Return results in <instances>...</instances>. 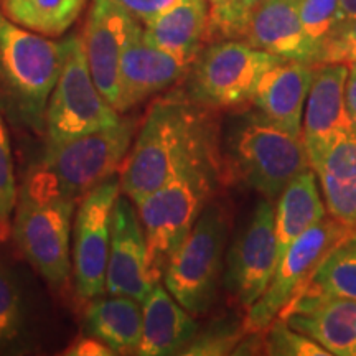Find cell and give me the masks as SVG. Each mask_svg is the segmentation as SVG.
I'll list each match as a JSON object with an SVG mask.
<instances>
[{"label": "cell", "mask_w": 356, "mask_h": 356, "mask_svg": "<svg viewBox=\"0 0 356 356\" xmlns=\"http://www.w3.org/2000/svg\"><path fill=\"white\" fill-rule=\"evenodd\" d=\"M211 111L180 91L154 101L122 162L121 193L137 202L185 168L221 157Z\"/></svg>", "instance_id": "6da1fadb"}, {"label": "cell", "mask_w": 356, "mask_h": 356, "mask_svg": "<svg viewBox=\"0 0 356 356\" xmlns=\"http://www.w3.org/2000/svg\"><path fill=\"white\" fill-rule=\"evenodd\" d=\"M65 60V42L13 24L0 12V114L44 132L50 96Z\"/></svg>", "instance_id": "7a4b0ae2"}, {"label": "cell", "mask_w": 356, "mask_h": 356, "mask_svg": "<svg viewBox=\"0 0 356 356\" xmlns=\"http://www.w3.org/2000/svg\"><path fill=\"white\" fill-rule=\"evenodd\" d=\"M76 202L38 165L32 167L19 191L13 239L22 254L51 286L65 284L73 267L70 239Z\"/></svg>", "instance_id": "3957f363"}, {"label": "cell", "mask_w": 356, "mask_h": 356, "mask_svg": "<svg viewBox=\"0 0 356 356\" xmlns=\"http://www.w3.org/2000/svg\"><path fill=\"white\" fill-rule=\"evenodd\" d=\"M221 160L233 178L270 202L310 167L300 137L282 131L259 109L244 111L229 124Z\"/></svg>", "instance_id": "277c9868"}, {"label": "cell", "mask_w": 356, "mask_h": 356, "mask_svg": "<svg viewBox=\"0 0 356 356\" xmlns=\"http://www.w3.org/2000/svg\"><path fill=\"white\" fill-rule=\"evenodd\" d=\"M220 178L221 157L208 159L185 168L165 185L134 202L145 233L149 267L155 282L210 203Z\"/></svg>", "instance_id": "5b68a950"}, {"label": "cell", "mask_w": 356, "mask_h": 356, "mask_svg": "<svg viewBox=\"0 0 356 356\" xmlns=\"http://www.w3.org/2000/svg\"><path fill=\"white\" fill-rule=\"evenodd\" d=\"M228 234V210L225 204L210 202L185 241L167 261L165 289L191 315L208 312L216 299Z\"/></svg>", "instance_id": "8992f818"}, {"label": "cell", "mask_w": 356, "mask_h": 356, "mask_svg": "<svg viewBox=\"0 0 356 356\" xmlns=\"http://www.w3.org/2000/svg\"><path fill=\"white\" fill-rule=\"evenodd\" d=\"M121 115L101 91L89 71L83 35L65 40V60L48 101L44 134L47 145L76 139L119 122Z\"/></svg>", "instance_id": "52a82bcc"}, {"label": "cell", "mask_w": 356, "mask_h": 356, "mask_svg": "<svg viewBox=\"0 0 356 356\" xmlns=\"http://www.w3.org/2000/svg\"><path fill=\"white\" fill-rule=\"evenodd\" d=\"M282 58L238 40L213 42L191 63L186 95L208 109H229L252 101L257 83Z\"/></svg>", "instance_id": "ba28073f"}, {"label": "cell", "mask_w": 356, "mask_h": 356, "mask_svg": "<svg viewBox=\"0 0 356 356\" xmlns=\"http://www.w3.org/2000/svg\"><path fill=\"white\" fill-rule=\"evenodd\" d=\"M136 134V119L121 118L113 126L84 134L56 145H47L37 165L65 193L83 198L88 191L114 177L126 160Z\"/></svg>", "instance_id": "9c48e42d"}, {"label": "cell", "mask_w": 356, "mask_h": 356, "mask_svg": "<svg viewBox=\"0 0 356 356\" xmlns=\"http://www.w3.org/2000/svg\"><path fill=\"white\" fill-rule=\"evenodd\" d=\"M353 231L335 218H323L300 234L280 257L266 292L248 309L244 317L248 335L267 330L284 307L304 287L325 256Z\"/></svg>", "instance_id": "30bf717a"}, {"label": "cell", "mask_w": 356, "mask_h": 356, "mask_svg": "<svg viewBox=\"0 0 356 356\" xmlns=\"http://www.w3.org/2000/svg\"><path fill=\"white\" fill-rule=\"evenodd\" d=\"M119 193L121 181L114 175L88 191L79 203L71 261L76 291L84 300L96 299L106 292L111 220Z\"/></svg>", "instance_id": "8fae6325"}, {"label": "cell", "mask_w": 356, "mask_h": 356, "mask_svg": "<svg viewBox=\"0 0 356 356\" xmlns=\"http://www.w3.org/2000/svg\"><path fill=\"white\" fill-rule=\"evenodd\" d=\"M277 264L275 208L262 198L226 256V287L248 310L266 292Z\"/></svg>", "instance_id": "7c38bea8"}, {"label": "cell", "mask_w": 356, "mask_h": 356, "mask_svg": "<svg viewBox=\"0 0 356 356\" xmlns=\"http://www.w3.org/2000/svg\"><path fill=\"white\" fill-rule=\"evenodd\" d=\"M155 280L149 267V249L139 213L127 197H118L111 220L106 292L144 302Z\"/></svg>", "instance_id": "4fadbf2b"}, {"label": "cell", "mask_w": 356, "mask_h": 356, "mask_svg": "<svg viewBox=\"0 0 356 356\" xmlns=\"http://www.w3.org/2000/svg\"><path fill=\"white\" fill-rule=\"evenodd\" d=\"M139 24L114 0H92L83 33L84 51L97 89L114 109L119 97L122 51Z\"/></svg>", "instance_id": "5bb4252c"}, {"label": "cell", "mask_w": 356, "mask_h": 356, "mask_svg": "<svg viewBox=\"0 0 356 356\" xmlns=\"http://www.w3.org/2000/svg\"><path fill=\"white\" fill-rule=\"evenodd\" d=\"M346 78L348 65L327 63L314 68L302 129V142L312 168L317 167L338 136L353 129L345 99Z\"/></svg>", "instance_id": "9a60e30c"}, {"label": "cell", "mask_w": 356, "mask_h": 356, "mask_svg": "<svg viewBox=\"0 0 356 356\" xmlns=\"http://www.w3.org/2000/svg\"><path fill=\"white\" fill-rule=\"evenodd\" d=\"M238 42L282 60L315 66L317 50L307 37L299 0H256L248 7Z\"/></svg>", "instance_id": "2e32d148"}, {"label": "cell", "mask_w": 356, "mask_h": 356, "mask_svg": "<svg viewBox=\"0 0 356 356\" xmlns=\"http://www.w3.org/2000/svg\"><path fill=\"white\" fill-rule=\"evenodd\" d=\"M190 66L160 50L145 38L144 25L129 37L119 66V97L115 111L126 113L188 73Z\"/></svg>", "instance_id": "e0dca14e"}, {"label": "cell", "mask_w": 356, "mask_h": 356, "mask_svg": "<svg viewBox=\"0 0 356 356\" xmlns=\"http://www.w3.org/2000/svg\"><path fill=\"white\" fill-rule=\"evenodd\" d=\"M277 318L314 338L330 355L356 356L355 300L297 296L284 307Z\"/></svg>", "instance_id": "ac0fdd59"}, {"label": "cell", "mask_w": 356, "mask_h": 356, "mask_svg": "<svg viewBox=\"0 0 356 356\" xmlns=\"http://www.w3.org/2000/svg\"><path fill=\"white\" fill-rule=\"evenodd\" d=\"M314 68L302 61L284 60L262 74L252 102L270 122L302 139V114L314 78Z\"/></svg>", "instance_id": "d6986e66"}, {"label": "cell", "mask_w": 356, "mask_h": 356, "mask_svg": "<svg viewBox=\"0 0 356 356\" xmlns=\"http://www.w3.org/2000/svg\"><path fill=\"white\" fill-rule=\"evenodd\" d=\"M197 332L198 325L190 312L157 282L142 302V338L134 355H181Z\"/></svg>", "instance_id": "ffe728a7"}, {"label": "cell", "mask_w": 356, "mask_h": 356, "mask_svg": "<svg viewBox=\"0 0 356 356\" xmlns=\"http://www.w3.org/2000/svg\"><path fill=\"white\" fill-rule=\"evenodd\" d=\"M314 172L332 218L356 231V129L328 145Z\"/></svg>", "instance_id": "44dd1931"}, {"label": "cell", "mask_w": 356, "mask_h": 356, "mask_svg": "<svg viewBox=\"0 0 356 356\" xmlns=\"http://www.w3.org/2000/svg\"><path fill=\"white\" fill-rule=\"evenodd\" d=\"M207 26V0H185L144 24V35L160 50L191 66L202 51Z\"/></svg>", "instance_id": "7402d4cb"}, {"label": "cell", "mask_w": 356, "mask_h": 356, "mask_svg": "<svg viewBox=\"0 0 356 356\" xmlns=\"http://www.w3.org/2000/svg\"><path fill=\"white\" fill-rule=\"evenodd\" d=\"M325 204L320 197L314 168H305L293 177L277 198L275 208V236L277 257L280 261L286 249L307 229L325 218Z\"/></svg>", "instance_id": "603a6c76"}, {"label": "cell", "mask_w": 356, "mask_h": 356, "mask_svg": "<svg viewBox=\"0 0 356 356\" xmlns=\"http://www.w3.org/2000/svg\"><path fill=\"white\" fill-rule=\"evenodd\" d=\"M140 302L124 296L96 297L86 310V332L104 341L114 353H136L142 338Z\"/></svg>", "instance_id": "cb8c5ba5"}, {"label": "cell", "mask_w": 356, "mask_h": 356, "mask_svg": "<svg viewBox=\"0 0 356 356\" xmlns=\"http://www.w3.org/2000/svg\"><path fill=\"white\" fill-rule=\"evenodd\" d=\"M297 296L356 302V231L325 256Z\"/></svg>", "instance_id": "d4e9b609"}, {"label": "cell", "mask_w": 356, "mask_h": 356, "mask_svg": "<svg viewBox=\"0 0 356 356\" xmlns=\"http://www.w3.org/2000/svg\"><path fill=\"white\" fill-rule=\"evenodd\" d=\"M88 0H2V13L13 24L43 37L63 35L81 15Z\"/></svg>", "instance_id": "484cf974"}, {"label": "cell", "mask_w": 356, "mask_h": 356, "mask_svg": "<svg viewBox=\"0 0 356 356\" xmlns=\"http://www.w3.org/2000/svg\"><path fill=\"white\" fill-rule=\"evenodd\" d=\"M25 330V307L10 270L0 264V353L20 341Z\"/></svg>", "instance_id": "4316f807"}, {"label": "cell", "mask_w": 356, "mask_h": 356, "mask_svg": "<svg viewBox=\"0 0 356 356\" xmlns=\"http://www.w3.org/2000/svg\"><path fill=\"white\" fill-rule=\"evenodd\" d=\"M17 202H19V190H17L15 170H13L10 137L3 115L0 114V243H6L12 236Z\"/></svg>", "instance_id": "83f0119b"}, {"label": "cell", "mask_w": 356, "mask_h": 356, "mask_svg": "<svg viewBox=\"0 0 356 356\" xmlns=\"http://www.w3.org/2000/svg\"><path fill=\"white\" fill-rule=\"evenodd\" d=\"M248 337L246 328H244L243 320H221L210 325L207 330L195 335L190 345L181 351V355L186 356H220L231 355L243 341V338Z\"/></svg>", "instance_id": "f1b7e54d"}, {"label": "cell", "mask_w": 356, "mask_h": 356, "mask_svg": "<svg viewBox=\"0 0 356 356\" xmlns=\"http://www.w3.org/2000/svg\"><path fill=\"white\" fill-rule=\"evenodd\" d=\"M302 25L310 43L318 51L327 38L340 24V2L338 0H299ZM317 66V60H315Z\"/></svg>", "instance_id": "f546056e"}, {"label": "cell", "mask_w": 356, "mask_h": 356, "mask_svg": "<svg viewBox=\"0 0 356 356\" xmlns=\"http://www.w3.org/2000/svg\"><path fill=\"white\" fill-rule=\"evenodd\" d=\"M264 350L267 355L277 356H328L330 351L325 350L318 341L307 337L305 333L293 330L282 318H275L267 328Z\"/></svg>", "instance_id": "4dcf8cb0"}, {"label": "cell", "mask_w": 356, "mask_h": 356, "mask_svg": "<svg viewBox=\"0 0 356 356\" xmlns=\"http://www.w3.org/2000/svg\"><path fill=\"white\" fill-rule=\"evenodd\" d=\"M356 63V19L341 20L318 51L317 65Z\"/></svg>", "instance_id": "1f68e13d"}, {"label": "cell", "mask_w": 356, "mask_h": 356, "mask_svg": "<svg viewBox=\"0 0 356 356\" xmlns=\"http://www.w3.org/2000/svg\"><path fill=\"white\" fill-rule=\"evenodd\" d=\"M114 2L126 8L134 19H137L144 25L168 8L175 7L177 3L185 2V0H114Z\"/></svg>", "instance_id": "d6a6232c"}, {"label": "cell", "mask_w": 356, "mask_h": 356, "mask_svg": "<svg viewBox=\"0 0 356 356\" xmlns=\"http://www.w3.org/2000/svg\"><path fill=\"white\" fill-rule=\"evenodd\" d=\"M66 356H111L115 355L109 345L95 335L79 337L73 345H70L65 351Z\"/></svg>", "instance_id": "836d02e7"}, {"label": "cell", "mask_w": 356, "mask_h": 356, "mask_svg": "<svg viewBox=\"0 0 356 356\" xmlns=\"http://www.w3.org/2000/svg\"><path fill=\"white\" fill-rule=\"evenodd\" d=\"M345 99H346V109H348L351 124H353V129H356V63L348 65V78H346V86H345Z\"/></svg>", "instance_id": "e575fe53"}, {"label": "cell", "mask_w": 356, "mask_h": 356, "mask_svg": "<svg viewBox=\"0 0 356 356\" xmlns=\"http://www.w3.org/2000/svg\"><path fill=\"white\" fill-rule=\"evenodd\" d=\"M340 2V19L353 20L356 19V0H338Z\"/></svg>", "instance_id": "d590c367"}, {"label": "cell", "mask_w": 356, "mask_h": 356, "mask_svg": "<svg viewBox=\"0 0 356 356\" xmlns=\"http://www.w3.org/2000/svg\"><path fill=\"white\" fill-rule=\"evenodd\" d=\"M207 2H208V3H210V6H211V3H216V2H218V0H207Z\"/></svg>", "instance_id": "8d00e7d4"}, {"label": "cell", "mask_w": 356, "mask_h": 356, "mask_svg": "<svg viewBox=\"0 0 356 356\" xmlns=\"http://www.w3.org/2000/svg\"><path fill=\"white\" fill-rule=\"evenodd\" d=\"M249 2H256V0H249Z\"/></svg>", "instance_id": "74e56055"}, {"label": "cell", "mask_w": 356, "mask_h": 356, "mask_svg": "<svg viewBox=\"0 0 356 356\" xmlns=\"http://www.w3.org/2000/svg\"><path fill=\"white\" fill-rule=\"evenodd\" d=\"M355 332H356V323H355Z\"/></svg>", "instance_id": "f35d334b"}]
</instances>
